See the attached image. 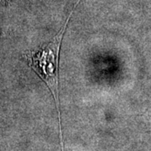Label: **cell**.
Masks as SVG:
<instances>
[{
	"label": "cell",
	"instance_id": "7a4b0ae2",
	"mask_svg": "<svg viewBox=\"0 0 151 151\" xmlns=\"http://www.w3.org/2000/svg\"><path fill=\"white\" fill-rule=\"evenodd\" d=\"M9 1H11V0H0V2H1L2 4H8Z\"/></svg>",
	"mask_w": 151,
	"mask_h": 151
},
{
	"label": "cell",
	"instance_id": "6da1fadb",
	"mask_svg": "<svg viewBox=\"0 0 151 151\" xmlns=\"http://www.w3.org/2000/svg\"><path fill=\"white\" fill-rule=\"evenodd\" d=\"M79 2L80 0H77L73 9L70 11L69 16L63 24V27L60 28L58 34L51 41L37 50L27 51L24 55V57L29 65L48 86L56 104L59 119L60 115L59 108V61L60 47L70 17Z\"/></svg>",
	"mask_w": 151,
	"mask_h": 151
}]
</instances>
